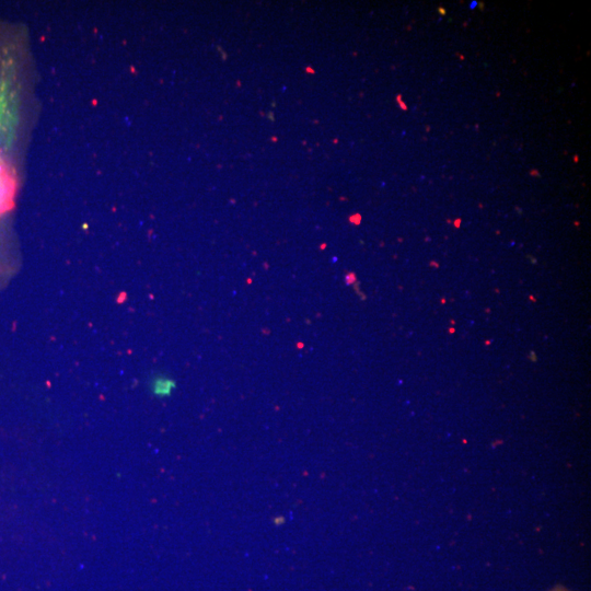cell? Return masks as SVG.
<instances>
[{"label":"cell","mask_w":591,"mask_h":591,"mask_svg":"<svg viewBox=\"0 0 591 591\" xmlns=\"http://www.w3.org/2000/svg\"><path fill=\"white\" fill-rule=\"evenodd\" d=\"M15 189L12 171L0 160V216L12 208Z\"/></svg>","instance_id":"cell-1"},{"label":"cell","mask_w":591,"mask_h":591,"mask_svg":"<svg viewBox=\"0 0 591 591\" xmlns=\"http://www.w3.org/2000/svg\"><path fill=\"white\" fill-rule=\"evenodd\" d=\"M173 382L170 381V380H159L155 384H154V393L161 395V396H164V395H167L172 392L173 390Z\"/></svg>","instance_id":"cell-2"}]
</instances>
